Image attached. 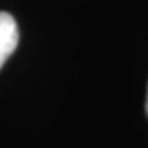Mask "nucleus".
<instances>
[{
  "mask_svg": "<svg viewBox=\"0 0 148 148\" xmlns=\"http://www.w3.org/2000/svg\"><path fill=\"white\" fill-rule=\"evenodd\" d=\"M18 39L20 33L15 18L8 12H0V69L16 49Z\"/></svg>",
  "mask_w": 148,
  "mask_h": 148,
  "instance_id": "obj_1",
  "label": "nucleus"
},
{
  "mask_svg": "<svg viewBox=\"0 0 148 148\" xmlns=\"http://www.w3.org/2000/svg\"><path fill=\"white\" fill-rule=\"evenodd\" d=\"M145 111H147V115H148V91H147V102H145Z\"/></svg>",
  "mask_w": 148,
  "mask_h": 148,
  "instance_id": "obj_2",
  "label": "nucleus"
}]
</instances>
